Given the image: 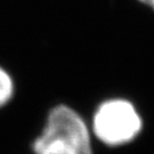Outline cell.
Returning <instances> with one entry per match:
<instances>
[{
	"label": "cell",
	"instance_id": "obj_1",
	"mask_svg": "<svg viewBox=\"0 0 154 154\" xmlns=\"http://www.w3.org/2000/svg\"><path fill=\"white\" fill-rule=\"evenodd\" d=\"M35 154H93L86 123L65 105L50 111L41 135L33 143Z\"/></svg>",
	"mask_w": 154,
	"mask_h": 154
},
{
	"label": "cell",
	"instance_id": "obj_2",
	"mask_svg": "<svg viewBox=\"0 0 154 154\" xmlns=\"http://www.w3.org/2000/svg\"><path fill=\"white\" fill-rule=\"evenodd\" d=\"M142 130V119L131 103L111 99L99 106L94 116V131L100 142L119 146L131 142Z\"/></svg>",
	"mask_w": 154,
	"mask_h": 154
},
{
	"label": "cell",
	"instance_id": "obj_3",
	"mask_svg": "<svg viewBox=\"0 0 154 154\" xmlns=\"http://www.w3.org/2000/svg\"><path fill=\"white\" fill-rule=\"evenodd\" d=\"M14 86L9 74L0 67V106L6 104L13 96Z\"/></svg>",
	"mask_w": 154,
	"mask_h": 154
},
{
	"label": "cell",
	"instance_id": "obj_4",
	"mask_svg": "<svg viewBox=\"0 0 154 154\" xmlns=\"http://www.w3.org/2000/svg\"><path fill=\"white\" fill-rule=\"evenodd\" d=\"M138 2L143 4L144 6L149 7V9H152L154 11V0H137Z\"/></svg>",
	"mask_w": 154,
	"mask_h": 154
}]
</instances>
